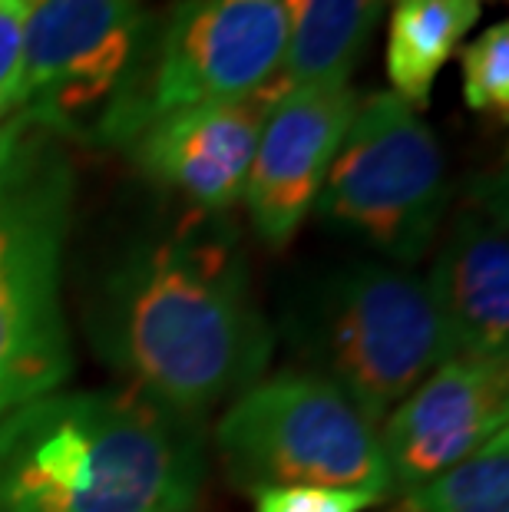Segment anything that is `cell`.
<instances>
[{"label":"cell","mask_w":509,"mask_h":512,"mask_svg":"<svg viewBox=\"0 0 509 512\" xmlns=\"http://www.w3.org/2000/svg\"><path fill=\"white\" fill-rule=\"evenodd\" d=\"M90 334L129 390L189 420L258 384L272 354L242 248L209 212L119 261Z\"/></svg>","instance_id":"obj_1"},{"label":"cell","mask_w":509,"mask_h":512,"mask_svg":"<svg viewBox=\"0 0 509 512\" xmlns=\"http://www.w3.org/2000/svg\"><path fill=\"white\" fill-rule=\"evenodd\" d=\"M202 420L136 390H53L0 423V512H192Z\"/></svg>","instance_id":"obj_2"},{"label":"cell","mask_w":509,"mask_h":512,"mask_svg":"<svg viewBox=\"0 0 509 512\" xmlns=\"http://www.w3.org/2000/svg\"><path fill=\"white\" fill-rule=\"evenodd\" d=\"M73 169L57 136L0 123V423L73 374L63 318V248Z\"/></svg>","instance_id":"obj_3"},{"label":"cell","mask_w":509,"mask_h":512,"mask_svg":"<svg viewBox=\"0 0 509 512\" xmlns=\"http://www.w3.org/2000/svg\"><path fill=\"white\" fill-rule=\"evenodd\" d=\"M295 341L311 374L374 427L450 354L427 281L391 265H348L301 301Z\"/></svg>","instance_id":"obj_4"},{"label":"cell","mask_w":509,"mask_h":512,"mask_svg":"<svg viewBox=\"0 0 509 512\" xmlns=\"http://www.w3.org/2000/svg\"><path fill=\"white\" fill-rule=\"evenodd\" d=\"M215 446L245 493L334 486L394 496L377 427L311 370H285L238 394L215 427Z\"/></svg>","instance_id":"obj_5"},{"label":"cell","mask_w":509,"mask_h":512,"mask_svg":"<svg viewBox=\"0 0 509 512\" xmlns=\"http://www.w3.org/2000/svg\"><path fill=\"white\" fill-rule=\"evenodd\" d=\"M314 209L394 261H417L447 209L443 149L424 116L391 90L361 100Z\"/></svg>","instance_id":"obj_6"},{"label":"cell","mask_w":509,"mask_h":512,"mask_svg":"<svg viewBox=\"0 0 509 512\" xmlns=\"http://www.w3.org/2000/svg\"><path fill=\"white\" fill-rule=\"evenodd\" d=\"M285 40V0H182L146 86L106 116L100 133L129 143L159 116L265 90L278 80Z\"/></svg>","instance_id":"obj_7"},{"label":"cell","mask_w":509,"mask_h":512,"mask_svg":"<svg viewBox=\"0 0 509 512\" xmlns=\"http://www.w3.org/2000/svg\"><path fill=\"white\" fill-rule=\"evenodd\" d=\"M139 30L143 0H34L7 119L53 136H73L83 123L100 133L129 90Z\"/></svg>","instance_id":"obj_8"},{"label":"cell","mask_w":509,"mask_h":512,"mask_svg":"<svg viewBox=\"0 0 509 512\" xmlns=\"http://www.w3.org/2000/svg\"><path fill=\"white\" fill-rule=\"evenodd\" d=\"M509 420V361L447 357L377 427L394 493L447 473Z\"/></svg>","instance_id":"obj_9"},{"label":"cell","mask_w":509,"mask_h":512,"mask_svg":"<svg viewBox=\"0 0 509 512\" xmlns=\"http://www.w3.org/2000/svg\"><path fill=\"white\" fill-rule=\"evenodd\" d=\"M357 106L351 83L281 90L272 103L242 192L268 248H285L305 225Z\"/></svg>","instance_id":"obj_10"},{"label":"cell","mask_w":509,"mask_h":512,"mask_svg":"<svg viewBox=\"0 0 509 512\" xmlns=\"http://www.w3.org/2000/svg\"><path fill=\"white\" fill-rule=\"evenodd\" d=\"M427 291L450 354L509 361V235L503 185L463 199L443 232Z\"/></svg>","instance_id":"obj_11"},{"label":"cell","mask_w":509,"mask_h":512,"mask_svg":"<svg viewBox=\"0 0 509 512\" xmlns=\"http://www.w3.org/2000/svg\"><path fill=\"white\" fill-rule=\"evenodd\" d=\"M281 96L272 83L238 100L205 103L146 123L129 139L139 169L186 195L199 212L222 215L242 202L265 116Z\"/></svg>","instance_id":"obj_12"},{"label":"cell","mask_w":509,"mask_h":512,"mask_svg":"<svg viewBox=\"0 0 509 512\" xmlns=\"http://www.w3.org/2000/svg\"><path fill=\"white\" fill-rule=\"evenodd\" d=\"M384 0H285L288 40L278 86H344L371 40Z\"/></svg>","instance_id":"obj_13"},{"label":"cell","mask_w":509,"mask_h":512,"mask_svg":"<svg viewBox=\"0 0 509 512\" xmlns=\"http://www.w3.org/2000/svg\"><path fill=\"white\" fill-rule=\"evenodd\" d=\"M480 20V0H397L387 37V80L420 113L443 63Z\"/></svg>","instance_id":"obj_14"},{"label":"cell","mask_w":509,"mask_h":512,"mask_svg":"<svg viewBox=\"0 0 509 512\" xmlns=\"http://www.w3.org/2000/svg\"><path fill=\"white\" fill-rule=\"evenodd\" d=\"M394 512H509V437L500 433L447 473L400 493Z\"/></svg>","instance_id":"obj_15"},{"label":"cell","mask_w":509,"mask_h":512,"mask_svg":"<svg viewBox=\"0 0 509 512\" xmlns=\"http://www.w3.org/2000/svg\"><path fill=\"white\" fill-rule=\"evenodd\" d=\"M463 103L473 113H509V24L486 27L460 53Z\"/></svg>","instance_id":"obj_16"},{"label":"cell","mask_w":509,"mask_h":512,"mask_svg":"<svg viewBox=\"0 0 509 512\" xmlns=\"http://www.w3.org/2000/svg\"><path fill=\"white\" fill-rule=\"evenodd\" d=\"M255 512H367L381 496L364 489H334V486H275L258 489Z\"/></svg>","instance_id":"obj_17"},{"label":"cell","mask_w":509,"mask_h":512,"mask_svg":"<svg viewBox=\"0 0 509 512\" xmlns=\"http://www.w3.org/2000/svg\"><path fill=\"white\" fill-rule=\"evenodd\" d=\"M34 0H0V123L14 113L24 57V24Z\"/></svg>","instance_id":"obj_18"}]
</instances>
